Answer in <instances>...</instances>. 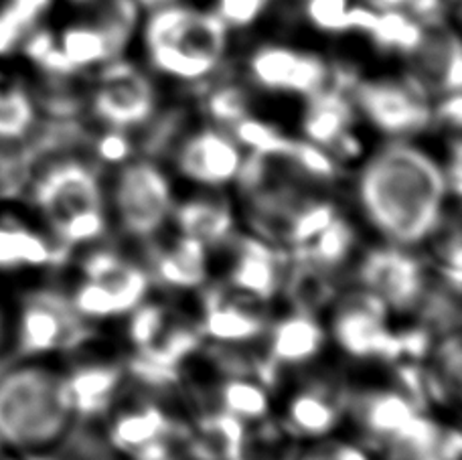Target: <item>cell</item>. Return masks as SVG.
I'll return each instance as SVG.
<instances>
[{"mask_svg":"<svg viewBox=\"0 0 462 460\" xmlns=\"http://www.w3.org/2000/svg\"><path fill=\"white\" fill-rule=\"evenodd\" d=\"M448 193L442 164L406 141L382 146L357 180L363 216L387 244L400 248H411L436 234Z\"/></svg>","mask_w":462,"mask_h":460,"instance_id":"6da1fadb","label":"cell"},{"mask_svg":"<svg viewBox=\"0 0 462 460\" xmlns=\"http://www.w3.org/2000/svg\"><path fill=\"white\" fill-rule=\"evenodd\" d=\"M73 409L65 373L35 357L0 375V448L47 453L68 437Z\"/></svg>","mask_w":462,"mask_h":460,"instance_id":"7a4b0ae2","label":"cell"},{"mask_svg":"<svg viewBox=\"0 0 462 460\" xmlns=\"http://www.w3.org/2000/svg\"><path fill=\"white\" fill-rule=\"evenodd\" d=\"M227 31L216 11L169 3L152 8L144 27V47L152 68L162 76L199 81L224 60Z\"/></svg>","mask_w":462,"mask_h":460,"instance_id":"3957f363","label":"cell"},{"mask_svg":"<svg viewBox=\"0 0 462 460\" xmlns=\"http://www.w3.org/2000/svg\"><path fill=\"white\" fill-rule=\"evenodd\" d=\"M35 203L63 245L96 242L106 232L102 185L79 161H63L37 179Z\"/></svg>","mask_w":462,"mask_h":460,"instance_id":"277c9868","label":"cell"},{"mask_svg":"<svg viewBox=\"0 0 462 460\" xmlns=\"http://www.w3.org/2000/svg\"><path fill=\"white\" fill-rule=\"evenodd\" d=\"M114 211L118 224L136 240H151L172 213L171 183L156 164L128 162L114 185Z\"/></svg>","mask_w":462,"mask_h":460,"instance_id":"5b68a950","label":"cell"},{"mask_svg":"<svg viewBox=\"0 0 462 460\" xmlns=\"http://www.w3.org/2000/svg\"><path fill=\"white\" fill-rule=\"evenodd\" d=\"M353 100L369 124L390 136H410L432 120L426 89L414 78L406 81L371 79L355 87Z\"/></svg>","mask_w":462,"mask_h":460,"instance_id":"8992f818","label":"cell"},{"mask_svg":"<svg viewBox=\"0 0 462 460\" xmlns=\"http://www.w3.org/2000/svg\"><path fill=\"white\" fill-rule=\"evenodd\" d=\"M88 327L61 294L37 292L24 302L19 318V349L23 355L39 357L76 347L88 339Z\"/></svg>","mask_w":462,"mask_h":460,"instance_id":"52a82bcc","label":"cell"},{"mask_svg":"<svg viewBox=\"0 0 462 460\" xmlns=\"http://www.w3.org/2000/svg\"><path fill=\"white\" fill-rule=\"evenodd\" d=\"M104 65L92 97L96 118L116 130L144 124L156 108L152 81L126 61L112 60Z\"/></svg>","mask_w":462,"mask_h":460,"instance_id":"ba28073f","label":"cell"},{"mask_svg":"<svg viewBox=\"0 0 462 460\" xmlns=\"http://www.w3.org/2000/svg\"><path fill=\"white\" fill-rule=\"evenodd\" d=\"M363 290L374 294L387 310H411L426 290V276L420 262L406 248L385 245L365 253L359 264Z\"/></svg>","mask_w":462,"mask_h":460,"instance_id":"9c48e42d","label":"cell"},{"mask_svg":"<svg viewBox=\"0 0 462 460\" xmlns=\"http://www.w3.org/2000/svg\"><path fill=\"white\" fill-rule=\"evenodd\" d=\"M387 308L374 294L359 292L339 307L333 318V336L346 355L357 359L402 357L400 335L385 325Z\"/></svg>","mask_w":462,"mask_h":460,"instance_id":"30bf717a","label":"cell"},{"mask_svg":"<svg viewBox=\"0 0 462 460\" xmlns=\"http://www.w3.org/2000/svg\"><path fill=\"white\" fill-rule=\"evenodd\" d=\"M250 78L268 92L310 97L328 86V65L315 53L266 45L250 57Z\"/></svg>","mask_w":462,"mask_h":460,"instance_id":"8fae6325","label":"cell"},{"mask_svg":"<svg viewBox=\"0 0 462 460\" xmlns=\"http://www.w3.org/2000/svg\"><path fill=\"white\" fill-rule=\"evenodd\" d=\"M177 164L183 177L195 183L221 187L239 177L244 154L234 136L217 130H201L180 146Z\"/></svg>","mask_w":462,"mask_h":460,"instance_id":"7c38bea8","label":"cell"},{"mask_svg":"<svg viewBox=\"0 0 462 460\" xmlns=\"http://www.w3.org/2000/svg\"><path fill=\"white\" fill-rule=\"evenodd\" d=\"M81 272L84 281L96 284L108 297L116 317L134 310L146 299L151 286V276L143 268L108 250L89 253Z\"/></svg>","mask_w":462,"mask_h":460,"instance_id":"4fadbf2b","label":"cell"},{"mask_svg":"<svg viewBox=\"0 0 462 460\" xmlns=\"http://www.w3.org/2000/svg\"><path fill=\"white\" fill-rule=\"evenodd\" d=\"M353 104L339 89L325 87L310 96L309 108L304 112L302 130L307 141L323 149H335L351 154L355 138L351 136Z\"/></svg>","mask_w":462,"mask_h":460,"instance_id":"5bb4252c","label":"cell"},{"mask_svg":"<svg viewBox=\"0 0 462 460\" xmlns=\"http://www.w3.org/2000/svg\"><path fill=\"white\" fill-rule=\"evenodd\" d=\"M231 286L255 300H268L280 289L278 256L270 245L254 237H244L237 244L236 260L229 274Z\"/></svg>","mask_w":462,"mask_h":460,"instance_id":"9a60e30c","label":"cell"},{"mask_svg":"<svg viewBox=\"0 0 462 460\" xmlns=\"http://www.w3.org/2000/svg\"><path fill=\"white\" fill-rule=\"evenodd\" d=\"M172 424L159 406L140 404L122 412L110 426V445L118 453L134 456L156 445H169Z\"/></svg>","mask_w":462,"mask_h":460,"instance_id":"2e32d148","label":"cell"},{"mask_svg":"<svg viewBox=\"0 0 462 460\" xmlns=\"http://www.w3.org/2000/svg\"><path fill=\"white\" fill-rule=\"evenodd\" d=\"M152 276L171 289H197L208 278V248L180 234L179 240L154 253Z\"/></svg>","mask_w":462,"mask_h":460,"instance_id":"e0dca14e","label":"cell"},{"mask_svg":"<svg viewBox=\"0 0 462 460\" xmlns=\"http://www.w3.org/2000/svg\"><path fill=\"white\" fill-rule=\"evenodd\" d=\"M325 343V331L310 312H294L272 328L270 361L276 365H300L317 357Z\"/></svg>","mask_w":462,"mask_h":460,"instance_id":"ac0fdd59","label":"cell"},{"mask_svg":"<svg viewBox=\"0 0 462 460\" xmlns=\"http://www.w3.org/2000/svg\"><path fill=\"white\" fill-rule=\"evenodd\" d=\"M122 375V367L106 363L86 365L71 373H65L73 416L92 418L104 414L120 390Z\"/></svg>","mask_w":462,"mask_h":460,"instance_id":"d6986e66","label":"cell"},{"mask_svg":"<svg viewBox=\"0 0 462 460\" xmlns=\"http://www.w3.org/2000/svg\"><path fill=\"white\" fill-rule=\"evenodd\" d=\"M171 216L175 217L180 234L201 242L205 248L227 242L236 225L229 205L213 197H195L180 203Z\"/></svg>","mask_w":462,"mask_h":460,"instance_id":"ffe728a7","label":"cell"},{"mask_svg":"<svg viewBox=\"0 0 462 460\" xmlns=\"http://www.w3.org/2000/svg\"><path fill=\"white\" fill-rule=\"evenodd\" d=\"M245 434V422L221 409L197 424L189 437V455L195 460H242Z\"/></svg>","mask_w":462,"mask_h":460,"instance_id":"44dd1931","label":"cell"},{"mask_svg":"<svg viewBox=\"0 0 462 460\" xmlns=\"http://www.w3.org/2000/svg\"><path fill=\"white\" fill-rule=\"evenodd\" d=\"M262 317L252 312L245 305L227 300L219 292H211L205 302V317L201 333L219 343H244L262 335Z\"/></svg>","mask_w":462,"mask_h":460,"instance_id":"7402d4cb","label":"cell"},{"mask_svg":"<svg viewBox=\"0 0 462 460\" xmlns=\"http://www.w3.org/2000/svg\"><path fill=\"white\" fill-rule=\"evenodd\" d=\"M60 260V250L35 229L11 217L0 219V270L43 268Z\"/></svg>","mask_w":462,"mask_h":460,"instance_id":"603a6c76","label":"cell"},{"mask_svg":"<svg viewBox=\"0 0 462 460\" xmlns=\"http://www.w3.org/2000/svg\"><path fill=\"white\" fill-rule=\"evenodd\" d=\"M61 55L69 63L73 73L92 65H104L112 60H118V55L124 51V47L118 39H114L110 32L96 27V24L81 21L69 24L61 32L60 43Z\"/></svg>","mask_w":462,"mask_h":460,"instance_id":"cb8c5ba5","label":"cell"},{"mask_svg":"<svg viewBox=\"0 0 462 460\" xmlns=\"http://www.w3.org/2000/svg\"><path fill=\"white\" fill-rule=\"evenodd\" d=\"M288 428L299 437L323 438L339 424V406L323 390H302L288 404Z\"/></svg>","mask_w":462,"mask_h":460,"instance_id":"d4e9b609","label":"cell"},{"mask_svg":"<svg viewBox=\"0 0 462 460\" xmlns=\"http://www.w3.org/2000/svg\"><path fill=\"white\" fill-rule=\"evenodd\" d=\"M367 35L375 41L377 47L387 51L414 55L422 45L426 31L403 11H377Z\"/></svg>","mask_w":462,"mask_h":460,"instance_id":"484cf974","label":"cell"},{"mask_svg":"<svg viewBox=\"0 0 462 460\" xmlns=\"http://www.w3.org/2000/svg\"><path fill=\"white\" fill-rule=\"evenodd\" d=\"M76 5L84 13V21L110 32L122 45H128L138 24L136 0H76Z\"/></svg>","mask_w":462,"mask_h":460,"instance_id":"4316f807","label":"cell"},{"mask_svg":"<svg viewBox=\"0 0 462 460\" xmlns=\"http://www.w3.org/2000/svg\"><path fill=\"white\" fill-rule=\"evenodd\" d=\"M355 244V234L351 225L337 216L331 224L312 237V240L302 245L299 250V256L310 264L323 266V268H335L341 262L349 258Z\"/></svg>","mask_w":462,"mask_h":460,"instance_id":"83f0119b","label":"cell"},{"mask_svg":"<svg viewBox=\"0 0 462 460\" xmlns=\"http://www.w3.org/2000/svg\"><path fill=\"white\" fill-rule=\"evenodd\" d=\"M219 398L224 412L239 418L242 422L262 420L270 409V398L266 388L252 380H242V377L227 382L221 388Z\"/></svg>","mask_w":462,"mask_h":460,"instance_id":"f1b7e54d","label":"cell"},{"mask_svg":"<svg viewBox=\"0 0 462 460\" xmlns=\"http://www.w3.org/2000/svg\"><path fill=\"white\" fill-rule=\"evenodd\" d=\"M35 122V106L21 87H0V141H19Z\"/></svg>","mask_w":462,"mask_h":460,"instance_id":"f546056e","label":"cell"},{"mask_svg":"<svg viewBox=\"0 0 462 460\" xmlns=\"http://www.w3.org/2000/svg\"><path fill=\"white\" fill-rule=\"evenodd\" d=\"M323 266L304 262L291 278V297L302 312H312L333 297V284L323 272Z\"/></svg>","mask_w":462,"mask_h":460,"instance_id":"4dcf8cb0","label":"cell"},{"mask_svg":"<svg viewBox=\"0 0 462 460\" xmlns=\"http://www.w3.org/2000/svg\"><path fill=\"white\" fill-rule=\"evenodd\" d=\"M231 130H234V138L237 144L247 146V149H252V152L255 154L282 156L292 141V138L280 133L278 128L250 116L237 120L236 124L231 126Z\"/></svg>","mask_w":462,"mask_h":460,"instance_id":"1f68e13d","label":"cell"},{"mask_svg":"<svg viewBox=\"0 0 462 460\" xmlns=\"http://www.w3.org/2000/svg\"><path fill=\"white\" fill-rule=\"evenodd\" d=\"M172 323L171 310L164 308L156 302H140V305L132 310V318L128 325L130 341L134 343L138 351L146 349L162 335L164 328Z\"/></svg>","mask_w":462,"mask_h":460,"instance_id":"d6a6232c","label":"cell"},{"mask_svg":"<svg viewBox=\"0 0 462 460\" xmlns=\"http://www.w3.org/2000/svg\"><path fill=\"white\" fill-rule=\"evenodd\" d=\"M302 13L319 31L349 32V0H302Z\"/></svg>","mask_w":462,"mask_h":460,"instance_id":"836d02e7","label":"cell"},{"mask_svg":"<svg viewBox=\"0 0 462 460\" xmlns=\"http://www.w3.org/2000/svg\"><path fill=\"white\" fill-rule=\"evenodd\" d=\"M208 112L219 124L234 126L237 120L247 116L245 96L237 87H219L208 97Z\"/></svg>","mask_w":462,"mask_h":460,"instance_id":"e575fe53","label":"cell"},{"mask_svg":"<svg viewBox=\"0 0 462 460\" xmlns=\"http://www.w3.org/2000/svg\"><path fill=\"white\" fill-rule=\"evenodd\" d=\"M270 0H216V14L227 29H245L260 19Z\"/></svg>","mask_w":462,"mask_h":460,"instance_id":"d590c367","label":"cell"},{"mask_svg":"<svg viewBox=\"0 0 462 460\" xmlns=\"http://www.w3.org/2000/svg\"><path fill=\"white\" fill-rule=\"evenodd\" d=\"M299 460H374L361 446L349 445V442H328V445L310 450L309 455Z\"/></svg>","mask_w":462,"mask_h":460,"instance_id":"8d00e7d4","label":"cell"},{"mask_svg":"<svg viewBox=\"0 0 462 460\" xmlns=\"http://www.w3.org/2000/svg\"><path fill=\"white\" fill-rule=\"evenodd\" d=\"M97 156L106 162H124L130 154V143L124 136L122 130L110 128V133H106L100 141L96 143Z\"/></svg>","mask_w":462,"mask_h":460,"instance_id":"74e56055","label":"cell"},{"mask_svg":"<svg viewBox=\"0 0 462 460\" xmlns=\"http://www.w3.org/2000/svg\"><path fill=\"white\" fill-rule=\"evenodd\" d=\"M439 116H440V120L447 122V126H450V128L457 130L460 126V118H462L460 92L447 94V100H444L439 108Z\"/></svg>","mask_w":462,"mask_h":460,"instance_id":"f35d334b","label":"cell"},{"mask_svg":"<svg viewBox=\"0 0 462 460\" xmlns=\"http://www.w3.org/2000/svg\"><path fill=\"white\" fill-rule=\"evenodd\" d=\"M130 460H179L171 453L169 445H156L152 448H146L143 453L130 456Z\"/></svg>","mask_w":462,"mask_h":460,"instance_id":"ab89813d","label":"cell"},{"mask_svg":"<svg viewBox=\"0 0 462 460\" xmlns=\"http://www.w3.org/2000/svg\"><path fill=\"white\" fill-rule=\"evenodd\" d=\"M0 460H63L60 456H53L51 453H11L8 450V455L3 456L0 455Z\"/></svg>","mask_w":462,"mask_h":460,"instance_id":"60d3db41","label":"cell"},{"mask_svg":"<svg viewBox=\"0 0 462 460\" xmlns=\"http://www.w3.org/2000/svg\"><path fill=\"white\" fill-rule=\"evenodd\" d=\"M136 3L146 6V8H159V6H162V5L177 3V0H136Z\"/></svg>","mask_w":462,"mask_h":460,"instance_id":"b9f144b4","label":"cell"},{"mask_svg":"<svg viewBox=\"0 0 462 460\" xmlns=\"http://www.w3.org/2000/svg\"><path fill=\"white\" fill-rule=\"evenodd\" d=\"M0 335H3V320H0Z\"/></svg>","mask_w":462,"mask_h":460,"instance_id":"7bdbcfd3","label":"cell"}]
</instances>
